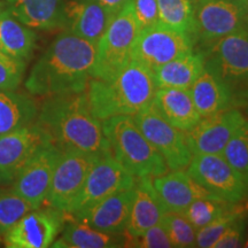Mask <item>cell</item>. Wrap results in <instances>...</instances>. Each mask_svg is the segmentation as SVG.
Here are the masks:
<instances>
[{"label": "cell", "instance_id": "cell-3", "mask_svg": "<svg viewBox=\"0 0 248 248\" xmlns=\"http://www.w3.org/2000/svg\"><path fill=\"white\" fill-rule=\"evenodd\" d=\"M155 91L153 71L132 59L114 78H91L85 90L90 108L100 121L135 115L150 106Z\"/></svg>", "mask_w": 248, "mask_h": 248}, {"label": "cell", "instance_id": "cell-41", "mask_svg": "<svg viewBox=\"0 0 248 248\" xmlns=\"http://www.w3.org/2000/svg\"><path fill=\"white\" fill-rule=\"evenodd\" d=\"M4 7H5V4L2 1H0V12H1L2 9H4Z\"/></svg>", "mask_w": 248, "mask_h": 248}, {"label": "cell", "instance_id": "cell-25", "mask_svg": "<svg viewBox=\"0 0 248 248\" xmlns=\"http://www.w3.org/2000/svg\"><path fill=\"white\" fill-rule=\"evenodd\" d=\"M39 106L29 92L0 90V136L36 122Z\"/></svg>", "mask_w": 248, "mask_h": 248}, {"label": "cell", "instance_id": "cell-4", "mask_svg": "<svg viewBox=\"0 0 248 248\" xmlns=\"http://www.w3.org/2000/svg\"><path fill=\"white\" fill-rule=\"evenodd\" d=\"M102 130L113 157L133 177L154 178L169 171L162 155L145 137L132 116L104 120Z\"/></svg>", "mask_w": 248, "mask_h": 248}, {"label": "cell", "instance_id": "cell-28", "mask_svg": "<svg viewBox=\"0 0 248 248\" xmlns=\"http://www.w3.org/2000/svg\"><path fill=\"white\" fill-rule=\"evenodd\" d=\"M159 23L170 29L192 35L193 0H157Z\"/></svg>", "mask_w": 248, "mask_h": 248}, {"label": "cell", "instance_id": "cell-40", "mask_svg": "<svg viewBox=\"0 0 248 248\" xmlns=\"http://www.w3.org/2000/svg\"><path fill=\"white\" fill-rule=\"evenodd\" d=\"M244 11V22H245V30L248 31V0H241Z\"/></svg>", "mask_w": 248, "mask_h": 248}, {"label": "cell", "instance_id": "cell-34", "mask_svg": "<svg viewBox=\"0 0 248 248\" xmlns=\"http://www.w3.org/2000/svg\"><path fill=\"white\" fill-rule=\"evenodd\" d=\"M26 68L27 62L0 51V90H17L23 82Z\"/></svg>", "mask_w": 248, "mask_h": 248}, {"label": "cell", "instance_id": "cell-22", "mask_svg": "<svg viewBox=\"0 0 248 248\" xmlns=\"http://www.w3.org/2000/svg\"><path fill=\"white\" fill-rule=\"evenodd\" d=\"M153 104L161 116L181 131H191L201 120L190 90L156 89Z\"/></svg>", "mask_w": 248, "mask_h": 248}, {"label": "cell", "instance_id": "cell-30", "mask_svg": "<svg viewBox=\"0 0 248 248\" xmlns=\"http://www.w3.org/2000/svg\"><path fill=\"white\" fill-rule=\"evenodd\" d=\"M233 206L234 204L217 198H201L190 203V206L183 212V215L194 226L195 230H199Z\"/></svg>", "mask_w": 248, "mask_h": 248}, {"label": "cell", "instance_id": "cell-35", "mask_svg": "<svg viewBox=\"0 0 248 248\" xmlns=\"http://www.w3.org/2000/svg\"><path fill=\"white\" fill-rule=\"evenodd\" d=\"M130 247L140 248H172V244L169 239L166 229L162 223L159 222L150 229H147L141 235L137 238L131 237Z\"/></svg>", "mask_w": 248, "mask_h": 248}, {"label": "cell", "instance_id": "cell-13", "mask_svg": "<svg viewBox=\"0 0 248 248\" xmlns=\"http://www.w3.org/2000/svg\"><path fill=\"white\" fill-rule=\"evenodd\" d=\"M99 157L83 152L62 151L45 203L52 208L67 213Z\"/></svg>", "mask_w": 248, "mask_h": 248}, {"label": "cell", "instance_id": "cell-16", "mask_svg": "<svg viewBox=\"0 0 248 248\" xmlns=\"http://www.w3.org/2000/svg\"><path fill=\"white\" fill-rule=\"evenodd\" d=\"M240 109L230 107L212 115L201 117L186 140L192 154H222L226 144L246 121Z\"/></svg>", "mask_w": 248, "mask_h": 248}, {"label": "cell", "instance_id": "cell-31", "mask_svg": "<svg viewBox=\"0 0 248 248\" xmlns=\"http://www.w3.org/2000/svg\"><path fill=\"white\" fill-rule=\"evenodd\" d=\"M222 155L248 185V120L232 136Z\"/></svg>", "mask_w": 248, "mask_h": 248}, {"label": "cell", "instance_id": "cell-36", "mask_svg": "<svg viewBox=\"0 0 248 248\" xmlns=\"http://www.w3.org/2000/svg\"><path fill=\"white\" fill-rule=\"evenodd\" d=\"M131 4L139 29H146L159 23L157 0H131Z\"/></svg>", "mask_w": 248, "mask_h": 248}, {"label": "cell", "instance_id": "cell-17", "mask_svg": "<svg viewBox=\"0 0 248 248\" xmlns=\"http://www.w3.org/2000/svg\"><path fill=\"white\" fill-rule=\"evenodd\" d=\"M113 16L98 0H66L61 29L97 44Z\"/></svg>", "mask_w": 248, "mask_h": 248}, {"label": "cell", "instance_id": "cell-27", "mask_svg": "<svg viewBox=\"0 0 248 248\" xmlns=\"http://www.w3.org/2000/svg\"><path fill=\"white\" fill-rule=\"evenodd\" d=\"M190 93L201 117L232 107L231 92L206 68L192 84Z\"/></svg>", "mask_w": 248, "mask_h": 248}, {"label": "cell", "instance_id": "cell-32", "mask_svg": "<svg viewBox=\"0 0 248 248\" xmlns=\"http://www.w3.org/2000/svg\"><path fill=\"white\" fill-rule=\"evenodd\" d=\"M160 222L166 229L172 247H195L197 230L183 213H164Z\"/></svg>", "mask_w": 248, "mask_h": 248}, {"label": "cell", "instance_id": "cell-29", "mask_svg": "<svg viewBox=\"0 0 248 248\" xmlns=\"http://www.w3.org/2000/svg\"><path fill=\"white\" fill-rule=\"evenodd\" d=\"M32 209V206L12 188L0 186V243L6 232Z\"/></svg>", "mask_w": 248, "mask_h": 248}, {"label": "cell", "instance_id": "cell-9", "mask_svg": "<svg viewBox=\"0 0 248 248\" xmlns=\"http://www.w3.org/2000/svg\"><path fill=\"white\" fill-rule=\"evenodd\" d=\"M132 117L148 141L162 155L169 170L187 168L193 154L187 145L186 132L167 122L154 106L153 101Z\"/></svg>", "mask_w": 248, "mask_h": 248}, {"label": "cell", "instance_id": "cell-14", "mask_svg": "<svg viewBox=\"0 0 248 248\" xmlns=\"http://www.w3.org/2000/svg\"><path fill=\"white\" fill-rule=\"evenodd\" d=\"M62 151L53 141H46L33 154L15 178L11 188L33 209L45 203L53 173Z\"/></svg>", "mask_w": 248, "mask_h": 248}, {"label": "cell", "instance_id": "cell-8", "mask_svg": "<svg viewBox=\"0 0 248 248\" xmlns=\"http://www.w3.org/2000/svg\"><path fill=\"white\" fill-rule=\"evenodd\" d=\"M186 172L217 199L238 204L248 198V185L222 154H194Z\"/></svg>", "mask_w": 248, "mask_h": 248}, {"label": "cell", "instance_id": "cell-19", "mask_svg": "<svg viewBox=\"0 0 248 248\" xmlns=\"http://www.w3.org/2000/svg\"><path fill=\"white\" fill-rule=\"evenodd\" d=\"M152 182L166 213H183L194 200L216 198L185 170H170L152 178Z\"/></svg>", "mask_w": 248, "mask_h": 248}, {"label": "cell", "instance_id": "cell-20", "mask_svg": "<svg viewBox=\"0 0 248 248\" xmlns=\"http://www.w3.org/2000/svg\"><path fill=\"white\" fill-rule=\"evenodd\" d=\"M164 212L159 194L155 191L151 177L137 178L133 186L131 210L125 232L137 238L147 229L159 223Z\"/></svg>", "mask_w": 248, "mask_h": 248}, {"label": "cell", "instance_id": "cell-18", "mask_svg": "<svg viewBox=\"0 0 248 248\" xmlns=\"http://www.w3.org/2000/svg\"><path fill=\"white\" fill-rule=\"evenodd\" d=\"M132 198L133 188L117 192L69 216L97 230L123 233L129 221Z\"/></svg>", "mask_w": 248, "mask_h": 248}, {"label": "cell", "instance_id": "cell-10", "mask_svg": "<svg viewBox=\"0 0 248 248\" xmlns=\"http://www.w3.org/2000/svg\"><path fill=\"white\" fill-rule=\"evenodd\" d=\"M137 178L133 177L114 159L111 153L99 157L90 170L82 190L71 202L66 214L73 215L117 192L131 190Z\"/></svg>", "mask_w": 248, "mask_h": 248}, {"label": "cell", "instance_id": "cell-7", "mask_svg": "<svg viewBox=\"0 0 248 248\" xmlns=\"http://www.w3.org/2000/svg\"><path fill=\"white\" fill-rule=\"evenodd\" d=\"M238 31H246L241 0H193L191 39L195 49Z\"/></svg>", "mask_w": 248, "mask_h": 248}, {"label": "cell", "instance_id": "cell-6", "mask_svg": "<svg viewBox=\"0 0 248 248\" xmlns=\"http://www.w3.org/2000/svg\"><path fill=\"white\" fill-rule=\"evenodd\" d=\"M204 68L221 80L231 94L248 84V31H238L197 48Z\"/></svg>", "mask_w": 248, "mask_h": 248}, {"label": "cell", "instance_id": "cell-21", "mask_svg": "<svg viewBox=\"0 0 248 248\" xmlns=\"http://www.w3.org/2000/svg\"><path fill=\"white\" fill-rule=\"evenodd\" d=\"M61 235L54 240V248H119L130 247L131 237L123 233H110L76 221L71 217L64 224Z\"/></svg>", "mask_w": 248, "mask_h": 248}, {"label": "cell", "instance_id": "cell-5", "mask_svg": "<svg viewBox=\"0 0 248 248\" xmlns=\"http://www.w3.org/2000/svg\"><path fill=\"white\" fill-rule=\"evenodd\" d=\"M131 0L114 15L95 44V59L91 78L109 80L131 61L139 35Z\"/></svg>", "mask_w": 248, "mask_h": 248}, {"label": "cell", "instance_id": "cell-23", "mask_svg": "<svg viewBox=\"0 0 248 248\" xmlns=\"http://www.w3.org/2000/svg\"><path fill=\"white\" fill-rule=\"evenodd\" d=\"M21 22L35 30L61 28L62 8L66 0H1Z\"/></svg>", "mask_w": 248, "mask_h": 248}, {"label": "cell", "instance_id": "cell-12", "mask_svg": "<svg viewBox=\"0 0 248 248\" xmlns=\"http://www.w3.org/2000/svg\"><path fill=\"white\" fill-rule=\"evenodd\" d=\"M66 221V213L49 206L32 209L6 232L2 244L7 248L51 247Z\"/></svg>", "mask_w": 248, "mask_h": 248}, {"label": "cell", "instance_id": "cell-1", "mask_svg": "<svg viewBox=\"0 0 248 248\" xmlns=\"http://www.w3.org/2000/svg\"><path fill=\"white\" fill-rule=\"evenodd\" d=\"M94 59L95 44L62 30L31 68L24 88L44 98L84 92Z\"/></svg>", "mask_w": 248, "mask_h": 248}, {"label": "cell", "instance_id": "cell-33", "mask_svg": "<svg viewBox=\"0 0 248 248\" xmlns=\"http://www.w3.org/2000/svg\"><path fill=\"white\" fill-rule=\"evenodd\" d=\"M235 206V204H234ZM232 207L228 212L223 213L222 215L216 217L212 222L207 225L197 230V241H195V247L200 248H213L214 244L217 239L221 237L225 229L235 221L238 217L243 215L237 207Z\"/></svg>", "mask_w": 248, "mask_h": 248}, {"label": "cell", "instance_id": "cell-38", "mask_svg": "<svg viewBox=\"0 0 248 248\" xmlns=\"http://www.w3.org/2000/svg\"><path fill=\"white\" fill-rule=\"evenodd\" d=\"M232 107L238 108L248 116V84L232 94Z\"/></svg>", "mask_w": 248, "mask_h": 248}, {"label": "cell", "instance_id": "cell-2", "mask_svg": "<svg viewBox=\"0 0 248 248\" xmlns=\"http://www.w3.org/2000/svg\"><path fill=\"white\" fill-rule=\"evenodd\" d=\"M36 122L61 151L97 156L110 153L102 121L92 113L85 91L45 98Z\"/></svg>", "mask_w": 248, "mask_h": 248}, {"label": "cell", "instance_id": "cell-11", "mask_svg": "<svg viewBox=\"0 0 248 248\" xmlns=\"http://www.w3.org/2000/svg\"><path fill=\"white\" fill-rule=\"evenodd\" d=\"M193 51L190 36L157 23L139 31L131 59L154 71L167 62Z\"/></svg>", "mask_w": 248, "mask_h": 248}, {"label": "cell", "instance_id": "cell-37", "mask_svg": "<svg viewBox=\"0 0 248 248\" xmlns=\"http://www.w3.org/2000/svg\"><path fill=\"white\" fill-rule=\"evenodd\" d=\"M245 229H246V225H245L244 215H241L225 229L221 237L214 244L213 248L243 247Z\"/></svg>", "mask_w": 248, "mask_h": 248}, {"label": "cell", "instance_id": "cell-24", "mask_svg": "<svg viewBox=\"0 0 248 248\" xmlns=\"http://www.w3.org/2000/svg\"><path fill=\"white\" fill-rule=\"evenodd\" d=\"M35 29L26 26L7 8L0 12V51L9 57L28 62L36 48Z\"/></svg>", "mask_w": 248, "mask_h": 248}, {"label": "cell", "instance_id": "cell-26", "mask_svg": "<svg viewBox=\"0 0 248 248\" xmlns=\"http://www.w3.org/2000/svg\"><path fill=\"white\" fill-rule=\"evenodd\" d=\"M204 69L201 53L197 51L167 62L153 71L156 89L190 90Z\"/></svg>", "mask_w": 248, "mask_h": 248}, {"label": "cell", "instance_id": "cell-39", "mask_svg": "<svg viewBox=\"0 0 248 248\" xmlns=\"http://www.w3.org/2000/svg\"><path fill=\"white\" fill-rule=\"evenodd\" d=\"M98 1L109 12L111 16H114L117 12L128 4L130 0H98Z\"/></svg>", "mask_w": 248, "mask_h": 248}, {"label": "cell", "instance_id": "cell-42", "mask_svg": "<svg viewBox=\"0 0 248 248\" xmlns=\"http://www.w3.org/2000/svg\"><path fill=\"white\" fill-rule=\"evenodd\" d=\"M243 247H246V248H248V238L246 240L244 241V245H243Z\"/></svg>", "mask_w": 248, "mask_h": 248}, {"label": "cell", "instance_id": "cell-15", "mask_svg": "<svg viewBox=\"0 0 248 248\" xmlns=\"http://www.w3.org/2000/svg\"><path fill=\"white\" fill-rule=\"evenodd\" d=\"M51 137L37 122L0 136V186L13 184L33 154Z\"/></svg>", "mask_w": 248, "mask_h": 248}]
</instances>
